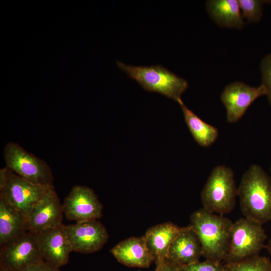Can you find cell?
I'll list each match as a JSON object with an SVG mask.
<instances>
[{"label":"cell","instance_id":"obj_1","mask_svg":"<svg viewBox=\"0 0 271 271\" xmlns=\"http://www.w3.org/2000/svg\"><path fill=\"white\" fill-rule=\"evenodd\" d=\"M244 217L263 224L271 221V177L253 164L242 175L237 187Z\"/></svg>","mask_w":271,"mask_h":271},{"label":"cell","instance_id":"obj_2","mask_svg":"<svg viewBox=\"0 0 271 271\" xmlns=\"http://www.w3.org/2000/svg\"><path fill=\"white\" fill-rule=\"evenodd\" d=\"M233 222L223 215L203 207L191 214L189 225L199 239L202 256L206 259L223 261L228 250Z\"/></svg>","mask_w":271,"mask_h":271},{"label":"cell","instance_id":"obj_3","mask_svg":"<svg viewBox=\"0 0 271 271\" xmlns=\"http://www.w3.org/2000/svg\"><path fill=\"white\" fill-rule=\"evenodd\" d=\"M118 67L135 80L145 90L159 93L178 103L188 83L162 65L132 66L116 61Z\"/></svg>","mask_w":271,"mask_h":271},{"label":"cell","instance_id":"obj_4","mask_svg":"<svg viewBox=\"0 0 271 271\" xmlns=\"http://www.w3.org/2000/svg\"><path fill=\"white\" fill-rule=\"evenodd\" d=\"M237 196L233 171L224 165L214 167L200 194L203 208L223 215L231 212Z\"/></svg>","mask_w":271,"mask_h":271},{"label":"cell","instance_id":"obj_5","mask_svg":"<svg viewBox=\"0 0 271 271\" xmlns=\"http://www.w3.org/2000/svg\"><path fill=\"white\" fill-rule=\"evenodd\" d=\"M267 238L262 224L242 217L233 222L224 263L235 262L259 255Z\"/></svg>","mask_w":271,"mask_h":271},{"label":"cell","instance_id":"obj_6","mask_svg":"<svg viewBox=\"0 0 271 271\" xmlns=\"http://www.w3.org/2000/svg\"><path fill=\"white\" fill-rule=\"evenodd\" d=\"M4 154L6 167L16 174L35 184L54 186L52 170L44 160L13 142L7 144Z\"/></svg>","mask_w":271,"mask_h":271},{"label":"cell","instance_id":"obj_7","mask_svg":"<svg viewBox=\"0 0 271 271\" xmlns=\"http://www.w3.org/2000/svg\"><path fill=\"white\" fill-rule=\"evenodd\" d=\"M54 188L32 183L9 169L7 180L0 187V197L28 219L35 205Z\"/></svg>","mask_w":271,"mask_h":271},{"label":"cell","instance_id":"obj_8","mask_svg":"<svg viewBox=\"0 0 271 271\" xmlns=\"http://www.w3.org/2000/svg\"><path fill=\"white\" fill-rule=\"evenodd\" d=\"M43 260L35 234L31 232L1 246L0 271H24Z\"/></svg>","mask_w":271,"mask_h":271},{"label":"cell","instance_id":"obj_9","mask_svg":"<svg viewBox=\"0 0 271 271\" xmlns=\"http://www.w3.org/2000/svg\"><path fill=\"white\" fill-rule=\"evenodd\" d=\"M62 208L66 218L76 222L98 220L102 216V205L94 191L87 186H73Z\"/></svg>","mask_w":271,"mask_h":271},{"label":"cell","instance_id":"obj_10","mask_svg":"<svg viewBox=\"0 0 271 271\" xmlns=\"http://www.w3.org/2000/svg\"><path fill=\"white\" fill-rule=\"evenodd\" d=\"M266 95V90L261 84L251 86L241 81L227 85L220 95V100L226 110V119L229 123L238 121L249 106L258 97Z\"/></svg>","mask_w":271,"mask_h":271},{"label":"cell","instance_id":"obj_11","mask_svg":"<svg viewBox=\"0 0 271 271\" xmlns=\"http://www.w3.org/2000/svg\"><path fill=\"white\" fill-rule=\"evenodd\" d=\"M73 251L91 253L101 249L108 239L105 227L98 220L64 225Z\"/></svg>","mask_w":271,"mask_h":271},{"label":"cell","instance_id":"obj_12","mask_svg":"<svg viewBox=\"0 0 271 271\" xmlns=\"http://www.w3.org/2000/svg\"><path fill=\"white\" fill-rule=\"evenodd\" d=\"M44 261L56 267L66 265L73 251L63 224L35 233Z\"/></svg>","mask_w":271,"mask_h":271},{"label":"cell","instance_id":"obj_13","mask_svg":"<svg viewBox=\"0 0 271 271\" xmlns=\"http://www.w3.org/2000/svg\"><path fill=\"white\" fill-rule=\"evenodd\" d=\"M63 208L54 188L34 207L28 219V231L37 233L62 224Z\"/></svg>","mask_w":271,"mask_h":271},{"label":"cell","instance_id":"obj_14","mask_svg":"<svg viewBox=\"0 0 271 271\" xmlns=\"http://www.w3.org/2000/svg\"><path fill=\"white\" fill-rule=\"evenodd\" d=\"M201 256L202 246L198 236L189 225L182 227L169 248L166 259L182 265L198 261Z\"/></svg>","mask_w":271,"mask_h":271},{"label":"cell","instance_id":"obj_15","mask_svg":"<svg viewBox=\"0 0 271 271\" xmlns=\"http://www.w3.org/2000/svg\"><path fill=\"white\" fill-rule=\"evenodd\" d=\"M110 252L117 261L129 267L147 268L154 261L144 235L130 237L120 241Z\"/></svg>","mask_w":271,"mask_h":271},{"label":"cell","instance_id":"obj_16","mask_svg":"<svg viewBox=\"0 0 271 271\" xmlns=\"http://www.w3.org/2000/svg\"><path fill=\"white\" fill-rule=\"evenodd\" d=\"M181 227L166 222L150 227L144 236L155 262L166 259L169 248Z\"/></svg>","mask_w":271,"mask_h":271},{"label":"cell","instance_id":"obj_17","mask_svg":"<svg viewBox=\"0 0 271 271\" xmlns=\"http://www.w3.org/2000/svg\"><path fill=\"white\" fill-rule=\"evenodd\" d=\"M28 231L27 218L0 197V246Z\"/></svg>","mask_w":271,"mask_h":271},{"label":"cell","instance_id":"obj_18","mask_svg":"<svg viewBox=\"0 0 271 271\" xmlns=\"http://www.w3.org/2000/svg\"><path fill=\"white\" fill-rule=\"evenodd\" d=\"M206 7L211 18L219 27L243 28L245 23L237 0H209Z\"/></svg>","mask_w":271,"mask_h":271},{"label":"cell","instance_id":"obj_19","mask_svg":"<svg viewBox=\"0 0 271 271\" xmlns=\"http://www.w3.org/2000/svg\"><path fill=\"white\" fill-rule=\"evenodd\" d=\"M180 105L185 121L195 142L202 147H209L217 139L219 132L217 128L203 121L182 100Z\"/></svg>","mask_w":271,"mask_h":271},{"label":"cell","instance_id":"obj_20","mask_svg":"<svg viewBox=\"0 0 271 271\" xmlns=\"http://www.w3.org/2000/svg\"><path fill=\"white\" fill-rule=\"evenodd\" d=\"M223 263L227 271H271L270 259L259 255L238 262Z\"/></svg>","mask_w":271,"mask_h":271},{"label":"cell","instance_id":"obj_21","mask_svg":"<svg viewBox=\"0 0 271 271\" xmlns=\"http://www.w3.org/2000/svg\"><path fill=\"white\" fill-rule=\"evenodd\" d=\"M238 4L242 18L249 23L259 22L263 15V6L270 3L269 1L238 0Z\"/></svg>","mask_w":271,"mask_h":271},{"label":"cell","instance_id":"obj_22","mask_svg":"<svg viewBox=\"0 0 271 271\" xmlns=\"http://www.w3.org/2000/svg\"><path fill=\"white\" fill-rule=\"evenodd\" d=\"M177 267L178 271H227L223 263L207 259L189 264L177 265Z\"/></svg>","mask_w":271,"mask_h":271},{"label":"cell","instance_id":"obj_23","mask_svg":"<svg viewBox=\"0 0 271 271\" xmlns=\"http://www.w3.org/2000/svg\"><path fill=\"white\" fill-rule=\"evenodd\" d=\"M261 84L266 90L268 102L271 105V52L265 55L260 63Z\"/></svg>","mask_w":271,"mask_h":271},{"label":"cell","instance_id":"obj_24","mask_svg":"<svg viewBox=\"0 0 271 271\" xmlns=\"http://www.w3.org/2000/svg\"><path fill=\"white\" fill-rule=\"evenodd\" d=\"M24 271H61L58 267H55L43 260L36 263Z\"/></svg>","mask_w":271,"mask_h":271},{"label":"cell","instance_id":"obj_25","mask_svg":"<svg viewBox=\"0 0 271 271\" xmlns=\"http://www.w3.org/2000/svg\"><path fill=\"white\" fill-rule=\"evenodd\" d=\"M155 271H178L177 265L169 262L166 259L155 262Z\"/></svg>","mask_w":271,"mask_h":271},{"label":"cell","instance_id":"obj_26","mask_svg":"<svg viewBox=\"0 0 271 271\" xmlns=\"http://www.w3.org/2000/svg\"><path fill=\"white\" fill-rule=\"evenodd\" d=\"M265 248L268 251V253L271 256V238L268 240L266 245H265Z\"/></svg>","mask_w":271,"mask_h":271},{"label":"cell","instance_id":"obj_27","mask_svg":"<svg viewBox=\"0 0 271 271\" xmlns=\"http://www.w3.org/2000/svg\"><path fill=\"white\" fill-rule=\"evenodd\" d=\"M270 174H271V165H270Z\"/></svg>","mask_w":271,"mask_h":271}]
</instances>
